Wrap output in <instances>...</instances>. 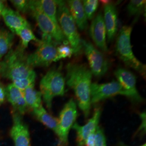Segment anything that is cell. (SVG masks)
<instances>
[{
    "label": "cell",
    "mask_w": 146,
    "mask_h": 146,
    "mask_svg": "<svg viewBox=\"0 0 146 146\" xmlns=\"http://www.w3.org/2000/svg\"><path fill=\"white\" fill-rule=\"evenodd\" d=\"M57 56L55 62H57L61 59L70 58L74 54L73 49L68 44H61L56 48Z\"/></svg>",
    "instance_id": "26"
},
{
    "label": "cell",
    "mask_w": 146,
    "mask_h": 146,
    "mask_svg": "<svg viewBox=\"0 0 146 146\" xmlns=\"http://www.w3.org/2000/svg\"><path fill=\"white\" fill-rule=\"evenodd\" d=\"M35 5L42 12L58 25L57 17L58 2L56 0H37L34 1ZM59 26V25H58Z\"/></svg>",
    "instance_id": "20"
},
{
    "label": "cell",
    "mask_w": 146,
    "mask_h": 146,
    "mask_svg": "<svg viewBox=\"0 0 146 146\" xmlns=\"http://www.w3.org/2000/svg\"><path fill=\"white\" fill-rule=\"evenodd\" d=\"M29 11L36 21L37 23L43 34L50 37L52 40L59 44H68L66 38L64 36L60 26L46 15L34 2L29 1Z\"/></svg>",
    "instance_id": "7"
},
{
    "label": "cell",
    "mask_w": 146,
    "mask_h": 146,
    "mask_svg": "<svg viewBox=\"0 0 146 146\" xmlns=\"http://www.w3.org/2000/svg\"><path fill=\"white\" fill-rule=\"evenodd\" d=\"M5 8V6L3 2L2 1H0V17H2V13Z\"/></svg>",
    "instance_id": "32"
},
{
    "label": "cell",
    "mask_w": 146,
    "mask_h": 146,
    "mask_svg": "<svg viewBox=\"0 0 146 146\" xmlns=\"http://www.w3.org/2000/svg\"><path fill=\"white\" fill-rule=\"evenodd\" d=\"M17 10L23 13L29 11V1L26 0H13L11 1Z\"/></svg>",
    "instance_id": "28"
},
{
    "label": "cell",
    "mask_w": 146,
    "mask_h": 146,
    "mask_svg": "<svg viewBox=\"0 0 146 146\" xmlns=\"http://www.w3.org/2000/svg\"><path fill=\"white\" fill-rule=\"evenodd\" d=\"M76 104L74 100L70 99L64 106L58 119V133L59 145L67 146L68 134L70 129L75 123L78 116Z\"/></svg>",
    "instance_id": "8"
},
{
    "label": "cell",
    "mask_w": 146,
    "mask_h": 146,
    "mask_svg": "<svg viewBox=\"0 0 146 146\" xmlns=\"http://www.w3.org/2000/svg\"><path fill=\"white\" fill-rule=\"evenodd\" d=\"M25 49L21 46L11 50L0 61V76L14 81L36 74L27 62Z\"/></svg>",
    "instance_id": "2"
},
{
    "label": "cell",
    "mask_w": 146,
    "mask_h": 146,
    "mask_svg": "<svg viewBox=\"0 0 146 146\" xmlns=\"http://www.w3.org/2000/svg\"><path fill=\"white\" fill-rule=\"evenodd\" d=\"M132 28L125 26L120 30L116 42V52L118 56L125 65L135 70L142 75H145V65L137 60L134 55L131 45Z\"/></svg>",
    "instance_id": "4"
},
{
    "label": "cell",
    "mask_w": 146,
    "mask_h": 146,
    "mask_svg": "<svg viewBox=\"0 0 146 146\" xmlns=\"http://www.w3.org/2000/svg\"><path fill=\"white\" fill-rule=\"evenodd\" d=\"M57 2L58 25L64 36L72 48L74 54L78 55L82 49V46L76 23L69 12L66 2L58 0Z\"/></svg>",
    "instance_id": "3"
},
{
    "label": "cell",
    "mask_w": 146,
    "mask_h": 146,
    "mask_svg": "<svg viewBox=\"0 0 146 146\" xmlns=\"http://www.w3.org/2000/svg\"><path fill=\"white\" fill-rule=\"evenodd\" d=\"M2 17L11 32L15 34L17 30L25 27H31L29 23L21 14L11 8L5 7L2 13Z\"/></svg>",
    "instance_id": "16"
},
{
    "label": "cell",
    "mask_w": 146,
    "mask_h": 146,
    "mask_svg": "<svg viewBox=\"0 0 146 146\" xmlns=\"http://www.w3.org/2000/svg\"><path fill=\"white\" fill-rule=\"evenodd\" d=\"M6 98L5 88L3 84L0 81V106L4 103Z\"/></svg>",
    "instance_id": "30"
},
{
    "label": "cell",
    "mask_w": 146,
    "mask_h": 146,
    "mask_svg": "<svg viewBox=\"0 0 146 146\" xmlns=\"http://www.w3.org/2000/svg\"><path fill=\"white\" fill-rule=\"evenodd\" d=\"M66 71L65 80L67 84L74 90L80 109L85 117H88L91 107L92 74L86 66L74 63H68Z\"/></svg>",
    "instance_id": "1"
},
{
    "label": "cell",
    "mask_w": 146,
    "mask_h": 146,
    "mask_svg": "<svg viewBox=\"0 0 146 146\" xmlns=\"http://www.w3.org/2000/svg\"><path fill=\"white\" fill-rule=\"evenodd\" d=\"M65 83L62 74L58 69L49 70L42 78L40 84V92L48 109L51 108L54 98L64 95Z\"/></svg>",
    "instance_id": "5"
},
{
    "label": "cell",
    "mask_w": 146,
    "mask_h": 146,
    "mask_svg": "<svg viewBox=\"0 0 146 146\" xmlns=\"http://www.w3.org/2000/svg\"><path fill=\"white\" fill-rule=\"evenodd\" d=\"M96 139V131L90 134L87 137L84 146H94Z\"/></svg>",
    "instance_id": "29"
},
{
    "label": "cell",
    "mask_w": 146,
    "mask_h": 146,
    "mask_svg": "<svg viewBox=\"0 0 146 146\" xmlns=\"http://www.w3.org/2000/svg\"><path fill=\"white\" fill-rule=\"evenodd\" d=\"M107 31L108 41L111 42L115 37L117 31V14L115 6L108 3L104 6L103 16Z\"/></svg>",
    "instance_id": "17"
},
{
    "label": "cell",
    "mask_w": 146,
    "mask_h": 146,
    "mask_svg": "<svg viewBox=\"0 0 146 146\" xmlns=\"http://www.w3.org/2000/svg\"><path fill=\"white\" fill-rule=\"evenodd\" d=\"M90 35L95 45L102 51L108 50L106 43L107 31L102 14L100 13L92 21L89 29Z\"/></svg>",
    "instance_id": "13"
},
{
    "label": "cell",
    "mask_w": 146,
    "mask_h": 146,
    "mask_svg": "<svg viewBox=\"0 0 146 146\" xmlns=\"http://www.w3.org/2000/svg\"><path fill=\"white\" fill-rule=\"evenodd\" d=\"M69 12L76 25L81 31H85L88 28V21L84 11L82 2L79 0L67 1Z\"/></svg>",
    "instance_id": "18"
},
{
    "label": "cell",
    "mask_w": 146,
    "mask_h": 146,
    "mask_svg": "<svg viewBox=\"0 0 146 146\" xmlns=\"http://www.w3.org/2000/svg\"><path fill=\"white\" fill-rule=\"evenodd\" d=\"M14 39L13 33L4 29L0 30V61L11 49Z\"/></svg>",
    "instance_id": "22"
},
{
    "label": "cell",
    "mask_w": 146,
    "mask_h": 146,
    "mask_svg": "<svg viewBox=\"0 0 146 146\" xmlns=\"http://www.w3.org/2000/svg\"><path fill=\"white\" fill-rule=\"evenodd\" d=\"M81 43L92 74L96 77L104 76L108 71L109 67L107 59L91 43L81 40Z\"/></svg>",
    "instance_id": "9"
},
{
    "label": "cell",
    "mask_w": 146,
    "mask_h": 146,
    "mask_svg": "<svg viewBox=\"0 0 146 146\" xmlns=\"http://www.w3.org/2000/svg\"><path fill=\"white\" fill-rule=\"evenodd\" d=\"M140 117L142 119V124L139 128V130L140 131L142 129H146V112H143L140 114Z\"/></svg>",
    "instance_id": "31"
},
{
    "label": "cell",
    "mask_w": 146,
    "mask_h": 146,
    "mask_svg": "<svg viewBox=\"0 0 146 146\" xmlns=\"http://www.w3.org/2000/svg\"><path fill=\"white\" fill-rule=\"evenodd\" d=\"M15 34H17L21 38V46L23 49H26L28 46L29 42L31 41H35L37 42L40 41V40L35 36L31 31V27H25L17 30Z\"/></svg>",
    "instance_id": "23"
},
{
    "label": "cell",
    "mask_w": 146,
    "mask_h": 146,
    "mask_svg": "<svg viewBox=\"0 0 146 146\" xmlns=\"http://www.w3.org/2000/svg\"><path fill=\"white\" fill-rule=\"evenodd\" d=\"M145 0H131L127 7V11L131 16L140 15L146 8Z\"/></svg>",
    "instance_id": "24"
},
{
    "label": "cell",
    "mask_w": 146,
    "mask_h": 146,
    "mask_svg": "<svg viewBox=\"0 0 146 146\" xmlns=\"http://www.w3.org/2000/svg\"><path fill=\"white\" fill-rule=\"evenodd\" d=\"M117 95L129 98V95L120 84L115 81L106 84L93 83L90 87L91 104H95L100 101L111 98Z\"/></svg>",
    "instance_id": "10"
},
{
    "label": "cell",
    "mask_w": 146,
    "mask_h": 146,
    "mask_svg": "<svg viewBox=\"0 0 146 146\" xmlns=\"http://www.w3.org/2000/svg\"><path fill=\"white\" fill-rule=\"evenodd\" d=\"M87 20H92L99 6L98 0H84L82 3Z\"/></svg>",
    "instance_id": "25"
},
{
    "label": "cell",
    "mask_w": 146,
    "mask_h": 146,
    "mask_svg": "<svg viewBox=\"0 0 146 146\" xmlns=\"http://www.w3.org/2000/svg\"><path fill=\"white\" fill-rule=\"evenodd\" d=\"M55 42L49 36L43 34L36 50L27 56V62L31 68L48 67L55 61L57 56Z\"/></svg>",
    "instance_id": "6"
},
{
    "label": "cell",
    "mask_w": 146,
    "mask_h": 146,
    "mask_svg": "<svg viewBox=\"0 0 146 146\" xmlns=\"http://www.w3.org/2000/svg\"><path fill=\"white\" fill-rule=\"evenodd\" d=\"M6 98L14 108L15 111L20 115L25 114L28 107L22 92L12 84L5 88Z\"/></svg>",
    "instance_id": "15"
},
{
    "label": "cell",
    "mask_w": 146,
    "mask_h": 146,
    "mask_svg": "<svg viewBox=\"0 0 146 146\" xmlns=\"http://www.w3.org/2000/svg\"><path fill=\"white\" fill-rule=\"evenodd\" d=\"M11 136L15 146H31L30 134L28 126L22 120L21 115L14 112Z\"/></svg>",
    "instance_id": "11"
},
{
    "label": "cell",
    "mask_w": 146,
    "mask_h": 146,
    "mask_svg": "<svg viewBox=\"0 0 146 146\" xmlns=\"http://www.w3.org/2000/svg\"><path fill=\"white\" fill-rule=\"evenodd\" d=\"M114 74L117 82L129 95V98L137 102L142 100L136 88V78L133 73L125 69L119 68Z\"/></svg>",
    "instance_id": "12"
},
{
    "label": "cell",
    "mask_w": 146,
    "mask_h": 146,
    "mask_svg": "<svg viewBox=\"0 0 146 146\" xmlns=\"http://www.w3.org/2000/svg\"><path fill=\"white\" fill-rule=\"evenodd\" d=\"M36 77V74H35L27 78L15 80L13 81V84L16 87L21 90V91H23L28 87L35 84Z\"/></svg>",
    "instance_id": "27"
},
{
    "label": "cell",
    "mask_w": 146,
    "mask_h": 146,
    "mask_svg": "<svg viewBox=\"0 0 146 146\" xmlns=\"http://www.w3.org/2000/svg\"><path fill=\"white\" fill-rule=\"evenodd\" d=\"M35 84L22 91L28 108L36 109L42 106V95L34 88Z\"/></svg>",
    "instance_id": "21"
},
{
    "label": "cell",
    "mask_w": 146,
    "mask_h": 146,
    "mask_svg": "<svg viewBox=\"0 0 146 146\" xmlns=\"http://www.w3.org/2000/svg\"><path fill=\"white\" fill-rule=\"evenodd\" d=\"M101 113L100 108L96 107L93 116L84 125H80L77 123H75L73 125L72 128L76 131L78 146H84L87 137L96 131L99 126Z\"/></svg>",
    "instance_id": "14"
},
{
    "label": "cell",
    "mask_w": 146,
    "mask_h": 146,
    "mask_svg": "<svg viewBox=\"0 0 146 146\" xmlns=\"http://www.w3.org/2000/svg\"><path fill=\"white\" fill-rule=\"evenodd\" d=\"M120 146H127V145H125V144H123V143H121L120 144ZM146 146V143L145 144H144V145H142V146Z\"/></svg>",
    "instance_id": "33"
},
{
    "label": "cell",
    "mask_w": 146,
    "mask_h": 146,
    "mask_svg": "<svg viewBox=\"0 0 146 146\" xmlns=\"http://www.w3.org/2000/svg\"><path fill=\"white\" fill-rule=\"evenodd\" d=\"M33 114L44 125L54 131L57 135L58 133V119L50 115L41 106L36 109L33 110Z\"/></svg>",
    "instance_id": "19"
}]
</instances>
